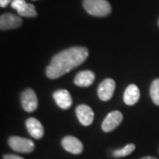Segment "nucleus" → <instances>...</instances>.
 <instances>
[{"label": "nucleus", "mask_w": 159, "mask_h": 159, "mask_svg": "<svg viewBox=\"0 0 159 159\" xmlns=\"http://www.w3.org/2000/svg\"><path fill=\"white\" fill-rule=\"evenodd\" d=\"M4 159H24L21 157H19L16 155H12V154H7L6 156H4Z\"/></svg>", "instance_id": "f3484780"}, {"label": "nucleus", "mask_w": 159, "mask_h": 159, "mask_svg": "<svg viewBox=\"0 0 159 159\" xmlns=\"http://www.w3.org/2000/svg\"><path fill=\"white\" fill-rule=\"evenodd\" d=\"M26 126L29 134L34 139H41L43 136L44 134L43 126L38 119L34 118H29L26 121Z\"/></svg>", "instance_id": "f8f14e48"}, {"label": "nucleus", "mask_w": 159, "mask_h": 159, "mask_svg": "<svg viewBox=\"0 0 159 159\" xmlns=\"http://www.w3.org/2000/svg\"><path fill=\"white\" fill-rule=\"evenodd\" d=\"M11 0H0V6L5 8L8 6L9 4H11Z\"/></svg>", "instance_id": "a211bd4d"}, {"label": "nucleus", "mask_w": 159, "mask_h": 159, "mask_svg": "<svg viewBox=\"0 0 159 159\" xmlns=\"http://www.w3.org/2000/svg\"><path fill=\"white\" fill-rule=\"evenodd\" d=\"M89 57V51L85 47H72L60 51L51 58L46 68L49 79H57L80 66Z\"/></svg>", "instance_id": "f257e3e1"}, {"label": "nucleus", "mask_w": 159, "mask_h": 159, "mask_svg": "<svg viewBox=\"0 0 159 159\" xmlns=\"http://www.w3.org/2000/svg\"><path fill=\"white\" fill-rule=\"evenodd\" d=\"M21 105L25 111L33 112L38 106V99L34 93V91L31 89H28L21 93L20 96Z\"/></svg>", "instance_id": "20e7f679"}, {"label": "nucleus", "mask_w": 159, "mask_h": 159, "mask_svg": "<svg viewBox=\"0 0 159 159\" xmlns=\"http://www.w3.org/2000/svg\"><path fill=\"white\" fill-rule=\"evenodd\" d=\"M141 159H157V158L153 157H142V158Z\"/></svg>", "instance_id": "6ab92c4d"}, {"label": "nucleus", "mask_w": 159, "mask_h": 159, "mask_svg": "<svg viewBox=\"0 0 159 159\" xmlns=\"http://www.w3.org/2000/svg\"><path fill=\"white\" fill-rule=\"evenodd\" d=\"M150 97L156 105H159V79L153 80L150 86Z\"/></svg>", "instance_id": "dca6fc26"}, {"label": "nucleus", "mask_w": 159, "mask_h": 159, "mask_svg": "<svg viewBox=\"0 0 159 159\" xmlns=\"http://www.w3.org/2000/svg\"><path fill=\"white\" fill-rule=\"evenodd\" d=\"M158 26H159V20H158Z\"/></svg>", "instance_id": "aec40b11"}, {"label": "nucleus", "mask_w": 159, "mask_h": 159, "mask_svg": "<svg viewBox=\"0 0 159 159\" xmlns=\"http://www.w3.org/2000/svg\"><path fill=\"white\" fill-rule=\"evenodd\" d=\"M123 115L119 111H113L106 116L102 124V129L105 133H109L117 128L122 122Z\"/></svg>", "instance_id": "423d86ee"}, {"label": "nucleus", "mask_w": 159, "mask_h": 159, "mask_svg": "<svg viewBox=\"0 0 159 159\" xmlns=\"http://www.w3.org/2000/svg\"><path fill=\"white\" fill-rule=\"evenodd\" d=\"M9 146L20 153H31L34 149V143L31 140L19 136H11L8 140Z\"/></svg>", "instance_id": "7ed1b4c3"}, {"label": "nucleus", "mask_w": 159, "mask_h": 159, "mask_svg": "<svg viewBox=\"0 0 159 159\" xmlns=\"http://www.w3.org/2000/svg\"><path fill=\"white\" fill-rule=\"evenodd\" d=\"M140 99V89L135 84H130L124 93V102L126 105H134Z\"/></svg>", "instance_id": "4468645a"}, {"label": "nucleus", "mask_w": 159, "mask_h": 159, "mask_svg": "<svg viewBox=\"0 0 159 159\" xmlns=\"http://www.w3.org/2000/svg\"><path fill=\"white\" fill-rule=\"evenodd\" d=\"M22 25L21 18L12 13L6 12L0 17V29L1 30H9V29H18Z\"/></svg>", "instance_id": "6e6552de"}, {"label": "nucleus", "mask_w": 159, "mask_h": 159, "mask_svg": "<svg viewBox=\"0 0 159 159\" xmlns=\"http://www.w3.org/2000/svg\"><path fill=\"white\" fill-rule=\"evenodd\" d=\"M134 149H135V145L133 143H129L124 148L114 150L112 152V155L115 157H126V156L130 155L131 153H133Z\"/></svg>", "instance_id": "2eb2a0df"}, {"label": "nucleus", "mask_w": 159, "mask_h": 159, "mask_svg": "<svg viewBox=\"0 0 159 159\" xmlns=\"http://www.w3.org/2000/svg\"><path fill=\"white\" fill-rule=\"evenodd\" d=\"M76 116L80 123L84 126L90 125L94 120V112L92 109L86 104H80L76 108Z\"/></svg>", "instance_id": "9d476101"}, {"label": "nucleus", "mask_w": 159, "mask_h": 159, "mask_svg": "<svg viewBox=\"0 0 159 159\" xmlns=\"http://www.w3.org/2000/svg\"><path fill=\"white\" fill-rule=\"evenodd\" d=\"M33 1H36V0H33Z\"/></svg>", "instance_id": "412c9836"}, {"label": "nucleus", "mask_w": 159, "mask_h": 159, "mask_svg": "<svg viewBox=\"0 0 159 159\" xmlns=\"http://www.w3.org/2000/svg\"><path fill=\"white\" fill-rule=\"evenodd\" d=\"M53 98L57 104V106L64 110L70 108L73 103L72 97L68 90L66 89H58L55 91L53 93Z\"/></svg>", "instance_id": "9b49d317"}, {"label": "nucleus", "mask_w": 159, "mask_h": 159, "mask_svg": "<svg viewBox=\"0 0 159 159\" xmlns=\"http://www.w3.org/2000/svg\"><path fill=\"white\" fill-rule=\"evenodd\" d=\"M85 11L96 17H105L111 12V6L107 0H83Z\"/></svg>", "instance_id": "f03ea898"}, {"label": "nucleus", "mask_w": 159, "mask_h": 159, "mask_svg": "<svg viewBox=\"0 0 159 159\" xmlns=\"http://www.w3.org/2000/svg\"><path fill=\"white\" fill-rule=\"evenodd\" d=\"M11 6L17 11L20 16L30 18L37 16V11L34 5L27 3L25 0H12Z\"/></svg>", "instance_id": "39448f33"}, {"label": "nucleus", "mask_w": 159, "mask_h": 159, "mask_svg": "<svg viewBox=\"0 0 159 159\" xmlns=\"http://www.w3.org/2000/svg\"><path fill=\"white\" fill-rule=\"evenodd\" d=\"M61 144L63 148H65V150H66L69 153L79 155L83 151V144L79 139L74 136L69 135V136L64 137Z\"/></svg>", "instance_id": "1a4fd4ad"}, {"label": "nucleus", "mask_w": 159, "mask_h": 159, "mask_svg": "<svg viewBox=\"0 0 159 159\" xmlns=\"http://www.w3.org/2000/svg\"><path fill=\"white\" fill-rule=\"evenodd\" d=\"M115 81L112 79H105L98 86L97 95L102 101H109L115 91Z\"/></svg>", "instance_id": "0eeeda50"}, {"label": "nucleus", "mask_w": 159, "mask_h": 159, "mask_svg": "<svg viewBox=\"0 0 159 159\" xmlns=\"http://www.w3.org/2000/svg\"><path fill=\"white\" fill-rule=\"evenodd\" d=\"M95 79V74L92 71L86 70L76 74L74 78V83L79 87H89L93 84Z\"/></svg>", "instance_id": "ddd939ff"}]
</instances>
